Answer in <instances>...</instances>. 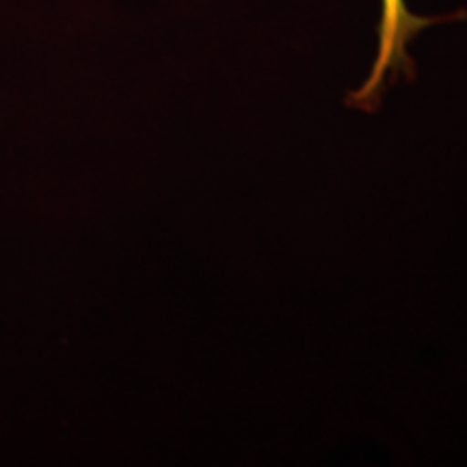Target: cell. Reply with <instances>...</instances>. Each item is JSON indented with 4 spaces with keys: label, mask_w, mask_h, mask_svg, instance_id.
<instances>
[{
    "label": "cell",
    "mask_w": 467,
    "mask_h": 467,
    "mask_svg": "<svg viewBox=\"0 0 467 467\" xmlns=\"http://www.w3.org/2000/svg\"><path fill=\"white\" fill-rule=\"evenodd\" d=\"M435 22H440V17H420L411 14L405 0H381L377 58L364 85L348 96V104L370 113L381 102L385 87L392 76H399L400 72L413 76L409 44L422 28Z\"/></svg>",
    "instance_id": "cell-1"
}]
</instances>
